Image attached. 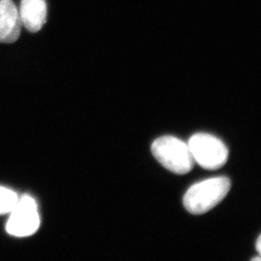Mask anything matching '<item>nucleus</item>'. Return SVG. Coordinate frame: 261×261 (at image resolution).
Masks as SVG:
<instances>
[{"instance_id":"obj_1","label":"nucleus","mask_w":261,"mask_h":261,"mask_svg":"<svg viewBox=\"0 0 261 261\" xmlns=\"http://www.w3.org/2000/svg\"><path fill=\"white\" fill-rule=\"evenodd\" d=\"M230 187L231 184L228 178L207 179L193 185L187 191L183 204L192 214H204L224 199Z\"/></svg>"},{"instance_id":"obj_2","label":"nucleus","mask_w":261,"mask_h":261,"mask_svg":"<svg viewBox=\"0 0 261 261\" xmlns=\"http://www.w3.org/2000/svg\"><path fill=\"white\" fill-rule=\"evenodd\" d=\"M152 153L159 163L176 174H186L194 167V159L184 141L174 137H162L152 144Z\"/></svg>"},{"instance_id":"obj_3","label":"nucleus","mask_w":261,"mask_h":261,"mask_svg":"<svg viewBox=\"0 0 261 261\" xmlns=\"http://www.w3.org/2000/svg\"><path fill=\"white\" fill-rule=\"evenodd\" d=\"M188 146L194 161L205 169L221 168L228 158V150L224 142L208 134L194 135L189 140Z\"/></svg>"},{"instance_id":"obj_4","label":"nucleus","mask_w":261,"mask_h":261,"mask_svg":"<svg viewBox=\"0 0 261 261\" xmlns=\"http://www.w3.org/2000/svg\"><path fill=\"white\" fill-rule=\"evenodd\" d=\"M10 217L6 231L15 237H28L37 232L40 226V217L37 203L33 197L22 196L19 197Z\"/></svg>"},{"instance_id":"obj_5","label":"nucleus","mask_w":261,"mask_h":261,"mask_svg":"<svg viewBox=\"0 0 261 261\" xmlns=\"http://www.w3.org/2000/svg\"><path fill=\"white\" fill-rule=\"evenodd\" d=\"M19 10L12 0H0V43L12 44L21 31Z\"/></svg>"},{"instance_id":"obj_6","label":"nucleus","mask_w":261,"mask_h":261,"mask_svg":"<svg viewBox=\"0 0 261 261\" xmlns=\"http://www.w3.org/2000/svg\"><path fill=\"white\" fill-rule=\"evenodd\" d=\"M19 14L21 24L29 32L36 33L47 21V3L45 0H21Z\"/></svg>"},{"instance_id":"obj_7","label":"nucleus","mask_w":261,"mask_h":261,"mask_svg":"<svg viewBox=\"0 0 261 261\" xmlns=\"http://www.w3.org/2000/svg\"><path fill=\"white\" fill-rule=\"evenodd\" d=\"M19 198L14 191L0 186V215L10 213L17 204Z\"/></svg>"},{"instance_id":"obj_8","label":"nucleus","mask_w":261,"mask_h":261,"mask_svg":"<svg viewBox=\"0 0 261 261\" xmlns=\"http://www.w3.org/2000/svg\"><path fill=\"white\" fill-rule=\"evenodd\" d=\"M256 251L259 253V255L261 256V235L258 237L257 241H256Z\"/></svg>"},{"instance_id":"obj_9","label":"nucleus","mask_w":261,"mask_h":261,"mask_svg":"<svg viewBox=\"0 0 261 261\" xmlns=\"http://www.w3.org/2000/svg\"><path fill=\"white\" fill-rule=\"evenodd\" d=\"M252 260H261V256H257V257H253Z\"/></svg>"}]
</instances>
